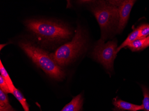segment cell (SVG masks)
Instances as JSON below:
<instances>
[{"instance_id":"15","label":"cell","mask_w":149,"mask_h":111,"mask_svg":"<svg viewBox=\"0 0 149 111\" xmlns=\"http://www.w3.org/2000/svg\"><path fill=\"white\" fill-rule=\"evenodd\" d=\"M138 27L139 32V38H146L149 36V24H143Z\"/></svg>"},{"instance_id":"6","label":"cell","mask_w":149,"mask_h":111,"mask_svg":"<svg viewBox=\"0 0 149 111\" xmlns=\"http://www.w3.org/2000/svg\"><path fill=\"white\" fill-rule=\"evenodd\" d=\"M135 1L125 0L122 1L119 5V19L117 27V32L120 33L123 31L128 22L130 12L135 3Z\"/></svg>"},{"instance_id":"19","label":"cell","mask_w":149,"mask_h":111,"mask_svg":"<svg viewBox=\"0 0 149 111\" xmlns=\"http://www.w3.org/2000/svg\"><path fill=\"white\" fill-rule=\"evenodd\" d=\"M118 111H122V110H118Z\"/></svg>"},{"instance_id":"12","label":"cell","mask_w":149,"mask_h":111,"mask_svg":"<svg viewBox=\"0 0 149 111\" xmlns=\"http://www.w3.org/2000/svg\"><path fill=\"white\" fill-rule=\"evenodd\" d=\"M12 94L19 101V102L21 104L25 111H30L28 103H27L26 99H25L22 93L20 92V91L17 88L13 89Z\"/></svg>"},{"instance_id":"1","label":"cell","mask_w":149,"mask_h":111,"mask_svg":"<svg viewBox=\"0 0 149 111\" xmlns=\"http://www.w3.org/2000/svg\"><path fill=\"white\" fill-rule=\"evenodd\" d=\"M25 24L38 40L44 42H59L69 39L72 35L70 28L60 22L31 19L26 20Z\"/></svg>"},{"instance_id":"18","label":"cell","mask_w":149,"mask_h":111,"mask_svg":"<svg viewBox=\"0 0 149 111\" xmlns=\"http://www.w3.org/2000/svg\"><path fill=\"white\" fill-rule=\"evenodd\" d=\"M149 46V36L146 37V41L145 45V48H146Z\"/></svg>"},{"instance_id":"9","label":"cell","mask_w":149,"mask_h":111,"mask_svg":"<svg viewBox=\"0 0 149 111\" xmlns=\"http://www.w3.org/2000/svg\"><path fill=\"white\" fill-rule=\"evenodd\" d=\"M139 38V27L135 29L129 35L125 41L121 44L120 46L118 47L117 49V53L121 50L122 48H124L125 47H127L128 45L131 44L135 40Z\"/></svg>"},{"instance_id":"17","label":"cell","mask_w":149,"mask_h":111,"mask_svg":"<svg viewBox=\"0 0 149 111\" xmlns=\"http://www.w3.org/2000/svg\"><path fill=\"white\" fill-rule=\"evenodd\" d=\"M0 111H15L12 107L11 108H1Z\"/></svg>"},{"instance_id":"5","label":"cell","mask_w":149,"mask_h":111,"mask_svg":"<svg viewBox=\"0 0 149 111\" xmlns=\"http://www.w3.org/2000/svg\"><path fill=\"white\" fill-rule=\"evenodd\" d=\"M117 41L99 40L93 50V57L102 65L105 69L112 71L113 69L114 61L117 57Z\"/></svg>"},{"instance_id":"14","label":"cell","mask_w":149,"mask_h":111,"mask_svg":"<svg viewBox=\"0 0 149 111\" xmlns=\"http://www.w3.org/2000/svg\"><path fill=\"white\" fill-rule=\"evenodd\" d=\"M0 107H12L9 102L7 94L2 91L1 89H0Z\"/></svg>"},{"instance_id":"4","label":"cell","mask_w":149,"mask_h":111,"mask_svg":"<svg viewBox=\"0 0 149 111\" xmlns=\"http://www.w3.org/2000/svg\"><path fill=\"white\" fill-rule=\"evenodd\" d=\"M86 44L87 38L84 31L79 26L72 41L60 46L50 55L60 67L63 66L70 63L81 54Z\"/></svg>"},{"instance_id":"10","label":"cell","mask_w":149,"mask_h":111,"mask_svg":"<svg viewBox=\"0 0 149 111\" xmlns=\"http://www.w3.org/2000/svg\"><path fill=\"white\" fill-rule=\"evenodd\" d=\"M146 38H139L135 40L133 42L128 45L127 47L132 51L137 52L145 49Z\"/></svg>"},{"instance_id":"3","label":"cell","mask_w":149,"mask_h":111,"mask_svg":"<svg viewBox=\"0 0 149 111\" xmlns=\"http://www.w3.org/2000/svg\"><path fill=\"white\" fill-rule=\"evenodd\" d=\"M90 10L95 16L101 29V40L104 41L111 34L115 26H118L119 10L116 6L104 1L94 2Z\"/></svg>"},{"instance_id":"11","label":"cell","mask_w":149,"mask_h":111,"mask_svg":"<svg viewBox=\"0 0 149 111\" xmlns=\"http://www.w3.org/2000/svg\"><path fill=\"white\" fill-rule=\"evenodd\" d=\"M0 72H1V75L2 76V77L4 78L6 82L7 83V84L8 85L9 88L10 90L11 93L12 94L13 89H15L16 87L13 85V83L10 76L8 74V72L6 70V68L3 66L1 60L0 61Z\"/></svg>"},{"instance_id":"2","label":"cell","mask_w":149,"mask_h":111,"mask_svg":"<svg viewBox=\"0 0 149 111\" xmlns=\"http://www.w3.org/2000/svg\"><path fill=\"white\" fill-rule=\"evenodd\" d=\"M18 45L33 63L50 77L60 81L64 79L65 72L61 67L42 48L28 41H20Z\"/></svg>"},{"instance_id":"13","label":"cell","mask_w":149,"mask_h":111,"mask_svg":"<svg viewBox=\"0 0 149 111\" xmlns=\"http://www.w3.org/2000/svg\"><path fill=\"white\" fill-rule=\"evenodd\" d=\"M141 89L143 95V105L145 111H149V90L146 87L141 86Z\"/></svg>"},{"instance_id":"16","label":"cell","mask_w":149,"mask_h":111,"mask_svg":"<svg viewBox=\"0 0 149 111\" xmlns=\"http://www.w3.org/2000/svg\"><path fill=\"white\" fill-rule=\"evenodd\" d=\"M0 89H1L2 91L6 94L11 93L10 90L8 85L1 75L0 76Z\"/></svg>"},{"instance_id":"7","label":"cell","mask_w":149,"mask_h":111,"mask_svg":"<svg viewBox=\"0 0 149 111\" xmlns=\"http://www.w3.org/2000/svg\"><path fill=\"white\" fill-rule=\"evenodd\" d=\"M113 105L117 109L122 111H138L143 110V106L142 105H134L120 99H114Z\"/></svg>"},{"instance_id":"8","label":"cell","mask_w":149,"mask_h":111,"mask_svg":"<svg viewBox=\"0 0 149 111\" xmlns=\"http://www.w3.org/2000/svg\"><path fill=\"white\" fill-rule=\"evenodd\" d=\"M83 103V99L81 94L73 98L60 111H81Z\"/></svg>"}]
</instances>
